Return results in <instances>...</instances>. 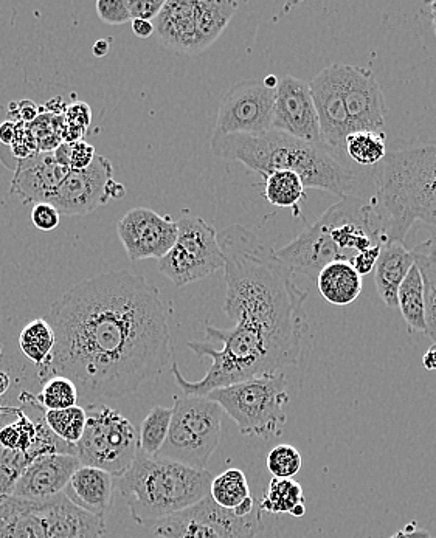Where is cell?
<instances>
[{"label": "cell", "mask_w": 436, "mask_h": 538, "mask_svg": "<svg viewBox=\"0 0 436 538\" xmlns=\"http://www.w3.org/2000/svg\"><path fill=\"white\" fill-rule=\"evenodd\" d=\"M16 123L14 121H4L0 125V143L4 146H11L16 138Z\"/></svg>", "instance_id": "obj_47"}, {"label": "cell", "mask_w": 436, "mask_h": 538, "mask_svg": "<svg viewBox=\"0 0 436 538\" xmlns=\"http://www.w3.org/2000/svg\"><path fill=\"white\" fill-rule=\"evenodd\" d=\"M114 476L95 467L81 466L73 473L63 494L75 506L89 514L104 518L111 509L114 494Z\"/></svg>", "instance_id": "obj_22"}, {"label": "cell", "mask_w": 436, "mask_h": 538, "mask_svg": "<svg viewBox=\"0 0 436 538\" xmlns=\"http://www.w3.org/2000/svg\"><path fill=\"white\" fill-rule=\"evenodd\" d=\"M90 123H92V111L86 103L70 104L67 107L66 115H64V125L67 128L80 129V131L86 132V129L89 128Z\"/></svg>", "instance_id": "obj_42"}, {"label": "cell", "mask_w": 436, "mask_h": 538, "mask_svg": "<svg viewBox=\"0 0 436 538\" xmlns=\"http://www.w3.org/2000/svg\"><path fill=\"white\" fill-rule=\"evenodd\" d=\"M35 501L47 538H103L108 534L104 518L83 511L64 494Z\"/></svg>", "instance_id": "obj_19"}, {"label": "cell", "mask_w": 436, "mask_h": 538, "mask_svg": "<svg viewBox=\"0 0 436 538\" xmlns=\"http://www.w3.org/2000/svg\"><path fill=\"white\" fill-rule=\"evenodd\" d=\"M0 418H2V416H0Z\"/></svg>", "instance_id": "obj_54"}, {"label": "cell", "mask_w": 436, "mask_h": 538, "mask_svg": "<svg viewBox=\"0 0 436 538\" xmlns=\"http://www.w3.org/2000/svg\"><path fill=\"white\" fill-rule=\"evenodd\" d=\"M98 18L108 25H123L131 22L126 0H97L95 4Z\"/></svg>", "instance_id": "obj_39"}, {"label": "cell", "mask_w": 436, "mask_h": 538, "mask_svg": "<svg viewBox=\"0 0 436 538\" xmlns=\"http://www.w3.org/2000/svg\"><path fill=\"white\" fill-rule=\"evenodd\" d=\"M387 242L371 202L362 197H342L294 241L277 250L294 273L317 276L334 261L353 266L360 256Z\"/></svg>", "instance_id": "obj_5"}, {"label": "cell", "mask_w": 436, "mask_h": 538, "mask_svg": "<svg viewBox=\"0 0 436 538\" xmlns=\"http://www.w3.org/2000/svg\"><path fill=\"white\" fill-rule=\"evenodd\" d=\"M42 391L38 396H32L27 391L21 394L19 401L25 404L38 405L44 411L66 410V408L77 407L80 393L77 385L72 380L63 376H52L42 382Z\"/></svg>", "instance_id": "obj_29"}, {"label": "cell", "mask_w": 436, "mask_h": 538, "mask_svg": "<svg viewBox=\"0 0 436 538\" xmlns=\"http://www.w3.org/2000/svg\"><path fill=\"white\" fill-rule=\"evenodd\" d=\"M305 504L303 489L294 480H278L272 478L266 495L260 503L261 512L269 514H292L295 507Z\"/></svg>", "instance_id": "obj_34"}, {"label": "cell", "mask_w": 436, "mask_h": 538, "mask_svg": "<svg viewBox=\"0 0 436 538\" xmlns=\"http://www.w3.org/2000/svg\"><path fill=\"white\" fill-rule=\"evenodd\" d=\"M170 432L156 458L207 469L222 433V408L205 396H176Z\"/></svg>", "instance_id": "obj_8"}, {"label": "cell", "mask_w": 436, "mask_h": 538, "mask_svg": "<svg viewBox=\"0 0 436 538\" xmlns=\"http://www.w3.org/2000/svg\"><path fill=\"white\" fill-rule=\"evenodd\" d=\"M413 264L412 250L407 249L404 242L387 241L382 245L374 278L379 297L390 309H398V290Z\"/></svg>", "instance_id": "obj_23"}, {"label": "cell", "mask_w": 436, "mask_h": 538, "mask_svg": "<svg viewBox=\"0 0 436 538\" xmlns=\"http://www.w3.org/2000/svg\"><path fill=\"white\" fill-rule=\"evenodd\" d=\"M218 242L224 255V312L233 326H205L207 337L221 348L187 343L199 359L210 357L212 366L198 382L174 371L185 396H207L218 388L297 365L309 329L308 294L295 284L294 270L281 261L277 250L239 224L219 232Z\"/></svg>", "instance_id": "obj_2"}, {"label": "cell", "mask_w": 436, "mask_h": 538, "mask_svg": "<svg viewBox=\"0 0 436 538\" xmlns=\"http://www.w3.org/2000/svg\"><path fill=\"white\" fill-rule=\"evenodd\" d=\"M0 357H2V345H0Z\"/></svg>", "instance_id": "obj_53"}, {"label": "cell", "mask_w": 436, "mask_h": 538, "mask_svg": "<svg viewBox=\"0 0 436 538\" xmlns=\"http://www.w3.org/2000/svg\"><path fill=\"white\" fill-rule=\"evenodd\" d=\"M95 156H97V154H95L94 146L89 145V143L84 142V140H81V142L72 143V146H70L69 168H87L90 163L94 162Z\"/></svg>", "instance_id": "obj_43"}, {"label": "cell", "mask_w": 436, "mask_h": 538, "mask_svg": "<svg viewBox=\"0 0 436 538\" xmlns=\"http://www.w3.org/2000/svg\"><path fill=\"white\" fill-rule=\"evenodd\" d=\"M213 478L207 469H194L139 452L134 464L114 481L132 520L151 528L208 497Z\"/></svg>", "instance_id": "obj_6"}, {"label": "cell", "mask_w": 436, "mask_h": 538, "mask_svg": "<svg viewBox=\"0 0 436 538\" xmlns=\"http://www.w3.org/2000/svg\"><path fill=\"white\" fill-rule=\"evenodd\" d=\"M86 427L75 444L81 466L95 467L118 478L134 464L139 455V432L123 414L108 405L90 404L86 408Z\"/></svg>", "instance_id": "obj_9"}, {"label": "cell", "mask_w": 436, "mask_h": 538, "mask_svg": "<svg viewBox=\"0 0 436 538\" xmlns=\"http://www.w3.org/2000/svg\"><path fill=\"white\" fill-rule=\"evenodd\" d=\"M171 414V408L162 405H156L149 411L139 433L140 453L146 456H156L159 453L170 432Z\"/></svg>", "instance_id": "obj_35"}, {"label": "cell", "mask_w": 436, "mask_h": 538, "mask_svg": "<svg viewBox=\"0 0 436 538\" xmlns=\"http://www.w3.org/2000/svg\"><path fill=\"white\" fill-rule=\"evenodd\" d=\"M387 135L385 132L357 131L345 140V156L357 165H378L387 156Z\"/></svg>", "instance_id": "obj_31"}, {"label": "cell", "mask_w": 436, "mask_h": 538, "mask_svg": "<svg viewBox=\"0 0 436 538\" xmlns=\"http://www.w3.org/2000/svg\"><path fill=\"white\" fill-rule=\"evenodd\" d=\"M272 129L302 142L323 145L319 115L308 83L292 75H284L278 81Z\"/></svg>", "instance_id": "obj_16"}, {"label": "cell", "mask_w": 436, "mask_h": 538, "mask_svg": "<svg viewBox=\"0 0 436 538\" xmlns=\"http://www.w3.org/2000/svg\"><path fill=\"white\" fill-rule=\"evenodd\" d=\"M210 497L218 506L235 511L244 501L252 498L249 483L243 470L229 469L213 478Z\"/></svg>", "instance_id": "obj_32"}, {"label": "cell", "mask_w": 436, "mask_h": 538, "mask_svg": "<svg viewBox=\"0 0 436 538\" xmlns=\"http://www.w3.org/2000/svg\"><path fill=\"white\" fill-rule=\"evenodd\" d=\"M35 407H38V405H35ZM86 419V408L78 407V405L77 407L66 408V410L44 411V421L45 424L49 425L50 430L59 439L73 445L77 444L81 436H83Z\"/></svg>", "instance_id": "obj_36"}, {"label": "cell", "mask_w": 436, "mask_h": 538, "mask_svg": "<svg viewBox=\"0 0 436 538\" xmlns=\"http://www.w3.org/2000/svg\"><path fill=\"white\" fill-rule=\"evenodd\" d=\"M61 214L58 213L53 205L42 202L36 204L32 210V222L38 230L42 232H52L59 225Z\"/></svg>", "instance_id": "obj_41"}, {"label": "cell", "mask_w": 436, "mask_h": 538, "mask_svg": "<svg viewBox=\"0 0 436 538\" xmlns=\"http://www.w3.org/2000/svg\"><path fill=\"white\" fill-rule=\"evenodd\" d=\"M16 413V408H7L0 405V416H7V414Z\"/></svg>", "instance_id": "obj_52"}, {"label": "cell", "mask_w": 436, "mask_h": 538, "mask_svg": "<svg viewBox=\"0 0 436 538\" xmlns=\"http://www.w3.org/2000/svg\"><path fill=\"white\" fill-rule=\"evenodd\" d=\"M194 4L199 41L202 50H207L230 24L239 4L230 0H194Z\"/></svg>", "instance_id": "obj_26"}, {"label": "cell", "mask_w": 436, "mask_h": 538, "mask_svg": "<svg viewBox=\"0 0 436 538\" xmlns=\"http://www.w3.org/2000/svg\"><path fill=\"white\" fill-rule=\"evenodd\" d=\"M317 286L323 300L334 306H348L359 298L362 292V276L350 263L334 261L320 270Z\"/></svg>", "instance_id": "obj_25"}, {"label": "cell", "mask_w": 436, "mask_h": 538, "mask_svg": "<svg viewBox=\"0 0 436 538\" xmlns=\"http://www.w3.org/2000/svg\"><path fill=\"white\" fill-rule=\"evenodd\" d=\"M0 538H47L35 500L0 497Z\"/></svg>", "instance_id": "obj_24"}, {"label": "cell", "mask_w": 436, "mask_h": 538, "mask_svg": "<svg viewBox=\"0 0 436 538\" xmlns=\"http://www.w3.org/2000/svg\"><path fill=\"white\" fill-rule=\"evenodd\" d=\"M163 4L165 0H126V8H128L131 21L135 19L153 21L162 10Z\"/></svg>", "instance_id": "obj_40"}, {"label": "cell", "mask_w": 436, "mask_h": 538, "mask_svg": "<svg viewBox=\"0 0 436 538\" xmlns=\"http://www.w3.org/2000/svg\"><path fill=\"white\" fill-rule=\"evenodd\" d=\"M157 267L177 287L204 280L224 269V255L215 227L198 216L179 219L176 244L159 259Z\"/></svg>", "instance_id": "obj_10"}, {"label": "cell", "mask_w": 436, "mask_h": 538, "mask_svg": "<svg viewBox=\"0 0 436 538\" xmlns=\"http://www.w3.org/2000/svg\"><path fill=\"white\" fill-rule=\"evenodd\" d=\"M267 470L278 480H292L302 470L303 459L294 445L281 444L267 455Z\"/></svg>", "instance_id": "obj_37"}, {"label": "cell", "mask_w": 436, "mask_h": 538, "mask_svg": "<svg viewBox=\"0 0 436 538\" xmlns=\"http://www.w3.org/2000/svg\"><path fill=\"white\" fill-rule=\"evenodd\" d=\"M132 22V33H134L137 38L148 39L153 36L154 33V24L149 21H140V19H135Z\"/></svg>", "instance_id": "obj_46"}, {"label": "cell", "mask_w": 436, "mask_h": 538, "mask_svg": "<svg viewBox=\"0 0 436 538\" xmlns=\"http://www.w3.org/2000/svg\"><path fill=\"white\" fill-rule=\"evenodd\" d=\"M424 370L436 373V343H433L423 356Z\"/></svg>", "instance_id": "obj_48"}, {"label": "cell", "mask_w": 436, "mask_h": 538, "mask_svg": "<svg viewBox=\"0 0 436 538\" xmlns=\"http://www.w3.org/2000/svg\"><path fill=\"white\" fill-rule=\"evenodd\" d=\"M309 89H311L315 111L319 115L323 145L342 159L347 157L345 156V140L354 131L347 114V107L340 94L336 64L320 70L309 83Z\"/></svg>", "instance_id": "obj_17"}, {"label": "cell", "mask_w": 436, "mask_h": 538, "mask_svg": "<svg viewBox=\"0 0 436 538\" xmlns=\"http://www.w3.org/2000/svg\"><path fill=\"white\" fill-rule=\"evenodd\" d=\"M10 387V376H8V373H5V371H0V396H4V394H7L8 390H10Z\"/></svg>", "instance_id": "obj_50"}, {"label": "cell", "mask_w": 436, "mask_h": 538, "mask_svg": "<svg viewBox=\"0 0 436 538\" xmlns=\"http://www.w3.org/2000/svg\"><path fill=\"white\" fill-rule=\"evenodd\" d=\"M371 179L370 202L387 241L404 242L418 222L436 228V143L387 152Z\"/></svg>", "instance_id": "obj_4"}, {"label": "cell", "mask_w": 436, "mask_h": 538, "mask_svg": "<svg viewBox=\"0 0 436 538\" xmlns=\"http://www.w3.org/2000/svg\"><path fill=\"white\" fill-rule=\"evenodd\" d=\"M11 194L21 197L24 204H42L55 193L69 168L59 165L52 152H36L35 156L18 160L14 166Z\"/></svg>", "instance_id": "obj_20"}, {"label": "cell", "mask_w": 436, "mask_h": 538, "mask_svg": "<svg viewBox=\"0 0 436 538\" xmlns=\"http://www.w3.org/2000/svg\"><path fill=\"white\" fill-rule=\"evenodd\" d=\"M14 416H18V421L0 428V449L13 450V452L18 450V452L27 453L33 459L38 458L35 452L38 425L21 408H16Z\"/></svg>", "instance_id": "obj_33"}, {"label": "cell", "mask_w": 436, "mask_h": 538, "mask_svg": "<svg viewBox=\"0 0 436 538\" xmlns=\"http://www.w3.org/2000/svg\"><path fill=\"white\" fill-rule=\"evenodd\" d=\"M117 233L131 261L160 259L176 244L177 222L168 214L137 207L117 222Z\"/></svg>", "instance_id": "obj_15"}, {"label": "cell", "mask_w": 436, "mask_h": 538, "mask_svg": "<svg viewBox=\"0 0 436 538\" xmlns=\"http://www.w3.org/2000/svg\"><path fill=\"white\" fill-rule=\"evenodd\" d=\"M149 529L157 538H257L263 531V512L257 506L252 514L238 517L208 495Z\"/></svg>", "instance_id": "obj_11"}, {"label": "cell", "mask_w": 436, "mask_h": 538, "mask_svg": "<svg viewBox=\"0 0 436 538\" xmlns=\"http://www.w3.org/2000/svg\"><path fill=\"white\" fill-rule=\"evenodd\" d=\"M109 47H111V42L108 39H98L95 42L94 47H92V53H94L97 58H103V56L108 55Z\"/></svg>", "instance_id": "obj_49"}, {"label": "cell", "mask_w": 436, "mask_h": 538, "mask_svg": "<svg viewBox=\"0 0 436 538\" xmlns=\"http://www.w3.org/2000/svg\"><path fill=\"white\" fill-rule=\"evenodd\" d=\"M55 349L42 366L87 399H118L167 370L171 332L160 290L145 276L115 270L67 290L50 307Z\"/></svg>", "instance_id": "obj_1"}, {"label": "cell", "mask_w": 436, "mask_h": 538, "mask_svg": "<svg viewBox=\"0 0 436 538\" xmlns=\"http://www.w3.org/2000/svg\"><path fill=\"white\" fill-rule=\"evenodd\" d=\"M80 467L77 455L53 453L38 456L16 481L10 495L24 500H47L63 494L64 487Z\"/></svg>", "instance_id": "obj_18"}, {"label": "cell", "mask_w": 436, "mask_h": 538, "mask_svg": "<svg viewBox=\"0 0 436 538\" xmlns=\"http://www.w3.org/2000/svg\"><path fill=\"white\" fill-rule=\"evenodd\" d=\"M154 32L174 52L185 55L204 52L199 41L194 0H165L157 14Z\"/></svg>", "instance_id": "obj_21"}, {"label": "cell", "mask_w": 436, "mask_h": 538, "mask_svg": "<svg viewBox=\"0 0 436 538\" xmlns=\"http://www.w3.org/2000/svg\"><path fill=\"white\" fill-rule=\"evenodd\" d=\"M412 253L424 284L436 287V236L416 245Z\"/></svg>", "instance_id": "obj_38"}, {"label": "cell", "mask_w": 436, "mask_h": 538, "mask_svg": "<svg viewBox=\"0 0 436 538\" xmlns=\"http://www.w3.org/2000/svg\"><path fill=\"white\" fill-rule=\"evenodd\" d=\"M55 331L45 318H35L19 334V348L33 365L44 366L55 349Z\"/></svg>", "instance_id": "obj_30"}, {"label": "cell", "mask_w": 436, "mask_h": 538, "mask_svg": "<svg viewBox=\"0 0 436 538\" xmlns=\"http://www.w3.org/2000/svg\"><path fill=\"white\" fill-rule=\"evenodd\" d=\"M126 194L125 185L115 182L108 159L95 156L84 169H69L47 204L64 216H83L98 207L118 201Z\"/></svg>", "instance_id": "obj_12"}, {"label": "cell", "mask_w": 436, "mask_h": 538, "mask_svg": "<svg viewBox=\"0 0 436 538\" xmlns=\"http://www.w3.org/2000/svg\"><path fill=\"white\" fill-rule=\"evenodd\" d=\"M16 106L19 107L21 123H33L39 117V107L33 101L22 100L16 103Z\"/></svg>", "instance_id": "obj_45"}, {"label": "cell", "mask_w": 436, "mask_h": 538, "mask_svg": "<svg viewBox=\"0 0 436 538\" xmlns=\"http://www.w3.org/2000/svg\"><path fill=\"white\" fill-rule=\"evenodd\" d=\"M429 7H430V16H432L433 32H435V36H436V0L435 2H432V4H430Z\"/></svg>", "instance_id": "obj_51"}, {"label": "cell", "mask_w": 436, "mask_h": 538, "mask_svg": "<svg viewBox=\"0 0 436 538\" xmlns=\"http://www.w3.org/2000/svg\"><path fill=\"white\" fill-rule=\"evenodd\" d=\"M336 70L353 131L384 132L388 107L373 70L337 63Z\"/></svg>", "instance_id": "obj_14"}, {"label": "cell", "mask_w": 436, "mask_h": 538, "mask_svg": "<svg viewBox=\"0 0 436 538\" xmlns=\"http://www.w3.org/2000/svg\"><path fill=\"white\" fill-rule=\"evenodd\" d=\"M275 89L263 80L233 84L222 98L216 118L215 135H257L272 129Z\"/></svg>", "instance_id": "obj_13"}, {"label": "cell", "mask_w": 436, "mask_h": 538, "mask_svg": "<svg viewBox=\"0 0 436 538\" xmlns=\"http://www.w3.org/2000/svg\"><path fill=\"white\" fill-rule=\"evenodd\" d=\"M205 397L229 414L244 436L280 438L288 421V380L283 373L252 377Z\"/></svg>", "instance_id": "obj_7"}, {"label": "cell", "mask_w": 436, "mask_h": 538, "mask_svg": "<svg viewBox=\"0 0 436 538\" xmlns=\"http://www.w3.org/2000/svg\"><path fill=\"white\" fill-rule=\"evenodd\" d=\"M398 309L410 331L426 334V295L418 266L413 264L398 290Z\"/></svg>", "instance_id": "obj_27"}, {"label": "cell", "mask_w": 436, "mask_h": 538, "mask_svg": "<svg viewBox=\"0 0 436 538\" xmlns=\"http://www.w3.org/2000/svg\"><path fill=\"white\" fill-rule=\"evenodd\" d=\"M264 196L269 204L280 208H292L295 218L302 213V202L306 199V187L302 177L291 171H275L264 177Z\"/></svg>", "instance_id": "obj_28"}, {"label": "cell", "mask_w": 436, "mask_h": 538, "mask_svg": "<svg viewBox=\"0 0 436 538\" xmlns=\"http://www.w3.org/2000/svg\"><path fill=\"white\" fill-rule=\"evenodd\" d=\"M390 538H433L427 529L418 528L416 521H412L409 525H405L404 528L399 529L398 532L392 535Z\"/></svg>", "instance_id": "obj_44"}, {"label": "cell", "mask_w": 436, "mask_h": 538, "mask_svg": "<svg viewBox=\"0 0 436 538\" xmlns=\"http://www.w3.org/2000/svg\"><path fill=\"white\" fill-rule=\"evenodd\" d=\"M212 151L219 159L243 163L263 177L275 171H291L302 177L306 188L328 191L340 199L354 196L357 187L353 169L331 149L274 129L257 135L213 134Z\"/></svg>", "instance_id": "obj_3"}]
</instances>
